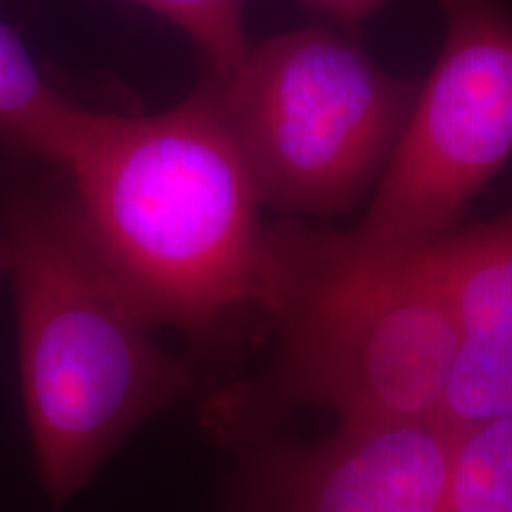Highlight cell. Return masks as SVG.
Wrapping results in <instances>:
<instances>
[{
  "label": "cell",
  "mask_w": 512,
  "mask_h": 512,
  "mask_svg": "<svg viewBox=\"0 0 512 512\" xmlns=\"http://www.w3.org/2000/svg\"><path fill=\"white\" fill-rule=\"evenodd\" d=\"M259 311L273 325L271 358L256 382L207 401L219 437L297 408L337 422L444 420L458 342L427 242L275 223Z\"/></svg>",
  "instance_id": "obj_1"
},
{
  "label": "cell",
  "mask_w": 512,
  "mask_h": 512,
  "mask_svg": "<svg viewBox=\"0 0 512 512\" xmlns=\"http://www.w3.org/2000/svg\"><path fill=\"white\" fill-rule=\"evenodd\" d=\"M102 259L155 328L209 344L259 309L268 226L207 76L155 114H88L64 166Z\"/></svg>",
  "instance_id": "obj_2"
},
{
  "label": "cell",
  "mask_w": 512,
  "mask_h": 512,
  "mask_svg": "<svg viewBox=\"0 0 512 512\" xmlns=\"http://www.w3.org/2000/svg\"><path fill=\"white\" fill-rule=\"evenodd\" d=\"M0 233L38 477L64 503L143 422L195 392L200 373L155 342L157 328L102 259L72 197H22Z\"/></svg>",
  "instance_id": "obj_3"
},
{
  "label": "cell",
  "mask_w": 512,
  "mask_h": 512,
  "mask_svg": "<svg viewBox=\"0 0 512 512\" xmlns=\"http://www.w3.org/2000/svg\"><path fill=\"white\" fill-rule=\"evenodd\" d=\"M219 88L261 207L290 219L337 216L375 188L418 91L318 27L252 43Z\"/></svg>",
  "instance_id": "obj_4"
},
{
  "label": "cell",
  "mask_w": 512,
  "mask_h": 512,
  "mask_svg": "<svg viewBox=\"0 0 512 512\" xmlns=\"http://www.w3.org/2000/svg\"><path fill=\"white\" fill-rule=\"evenodd\" d=\"M444 43L356 228L377 245L448 233L512 157V12L503 0H439Z\"/></svg>",
  "instance_id": "obj_5"
},
{
  "label": "cell",
  "mask_w": 512,
  "mask_h": 512,
  "mask_svg": "<svg viewBox=\"0 0 512 512\" xmlns=\"http://www.w3.org/2000/svg\"><path fill=\"white\" fill-rule=\"evenodd\" d=\"M446 420L335 422L313 441H275L242 467L235 512H446Z\"/></svg>",
  "instance_id": "obj_6"
},
{
  "label": "cell",
  "mask_w": 512,
  "mask_h": 512,
  "mask_svg": "<svg viewBox=\"0 0 512 512\" xmlns=\"http://www.w3.org/2000/svg\"><path fill=\"white\" fill-rule=\"evenodd\" d=\"M456 325L446 394L451 427L512 415V204L427 240Z\"/></svg>",
  "instance_id": "obj_7"
},
{
  "label": "cell",
  "mask_w": 512,
  "mask_h": 512,
  "mask_svg": "<svg viewBox=\"0 0 512 512\" xmlns=\"http://www.w3.org/2000/svg\"><path fill=\"white\" fill-rule=\"evenodd\" d=\"M88 114L50 86L27 46L0 22V138L64 169Z\"/></svg>",
  "instance_id": "obj_8"
},
{
  "label": "cell",
  "mask_w": 512,
  "mask_h": 512,
  "mask_svg": "<svg viewBox=\"0 0 512 512\" xmlns=\"http://www.w3.org/2000/svg\"><path fill=\"white\" fill-rule=\"evenodd\" d=\"M446 512H512V415L453 427Z\"/></svg>",
  "instance_id": "obj_9"
},
{
  "label": "cell",
  "mask_w": 512,
  "mask_h": 512,
  "mask_svg": "<svg viewBox=\"0 0 512 512\" xmlns=\"http://www.w3.org/2000/svg\"><path fill=\"white\" fill-rule=\"evenodd\" d=\"M183 31L207 57L211 76L228 79L245 60L249 43L245 10L249 0H133Z\"/></svg>",
  "instance_id": "obj_10"
},
{
  "label": "cell",
  "mask_w": 512,
  "mask_h": 512,
  "mask_svg": "<svg viewBox=\"0 0 512 512\" xmlns=\"http://www.w3.org/2000/svg\"><path fill=\"white\" fill-rule=\"evenodd\" d=\"M304 3L339 19V22H358V19L375 15L389 0H304Z\"/></svg>",
  "instance_id": "obj_11"
},
{
  "label": "cell",
  "mask_w": 512,
  "mask_h": 512,
  "mask_svg": "<svg viewBox=\"0 0 512 512\" xmlns=\"http://www.w3.org/2000/svg\"><path fill=\"white\" fill-rule=\"evenodd\" d=\"M10 268V247H8V240L3 238V233H0V275L8 273Z\"/></svg>",
  "instance_id": "obj_12"
}]
</instances>
